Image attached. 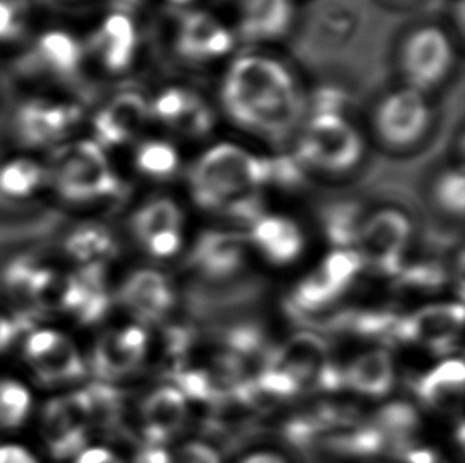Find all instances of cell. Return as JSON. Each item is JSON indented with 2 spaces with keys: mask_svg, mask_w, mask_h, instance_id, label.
Here are the masks:
<instances>
[{
  "mask_svg": "<svg viewBox=\"0 0 465 463\" xmlns=\"http://www.w3.org/2000/svg\"><path fill=\"white\" fill-rule=\"evenodd\" d=\"M220 95L232 123L272 142L288 137L303 112L302 93L292 72L265 54L237 57L224 74Z\"/></svg>",
  "mask_w": 465,
  "mask_h": 463,
  "instance_id": "6da1fadb",
  "label": "cell"
},
{
  "mask_svg": "<svg viewBox=\"0 0 465 463\" xmlns=\"http://www.w3.org/2000/svg\"><path fill=\"white\" fill-rule=\"evenodd\" d=\"M264 186L267 156L227 142L203 151L189 172V188L195 203L214 213Z\"/></svg>",
  "mask_w": 465,
  "mask_h": 463,
  "instance_id": "7a4b0ae2",
  "label": "cell"
},
{
  "mask_svg": "<svg viewBox=\"0 0 465 463\" xmlns=\"http://www.w3.org/2000/svg\"><path fill=\"white\" fill-rule=\"evenodd\" d=\"M294 157L305 170L340 175L362 161L364 140L345 114H310L299 132Z\"/></svg>",
  "mask_w": 465,
  "mask_h": 463,
  "instance_id": "3957f363",
  "label": "cell"
},
{
  "mask_svg": "<svg viewBox=\"0 0 465 463\" xmlns=\"http://www.w3.org/2000/svg\"><path fill=\"white\" fill-rule=\"evenodd\" d=\"M399 61L407 86L426 94L445 82L451 72V38L437 25L416 27L403 40Z\"/></svg>",
  "mask_w": 465,
  "mask_h": 463,
  "instance_id": "277c9868",
  "label": "cell"
},
{
  "mask_svg": "<svg viewBox=\"0 0 465 463\" xmlns=\"http://www.w3.org/2000/svg\"><path fill=\"white\" fill-rule=\"evenodd\" d=\"M411 235L413 226L407 213L399 208H380L362 221L356 251L364 265H371L378 273L396 275L402 271L403 252Z\"/></svg>",
  "mask_w": 465,
  "mask_h": 463,
  "instance_id": "5b68a950",
  "label": "cell"
},
{
  "mask_svg": "<svg viewBox=\"0 0 465 463\" xmlns=\"http://www.w3.org/2000/svg\"><path fill=\"white\" fill-rule=\"evenodd\" d=\"M432 121L428 97L416 89L392 91L378 103L373 114L377 137L394 150L410 148L421 142Z\"/></svg>",
  "mask_w": 465,
  "mask_h": 463,
  "instance_id": "8992f818",
  "label": "cell"
},
{
  "mask_svg": "<svg viewBox=\"0 0 465 463\" xmlns=\"http://www.w3.org/2000/svg\"><path fill=\"white\" fill-rule=\"evenodd\" d=\"M25 367L38 381L64 386L82 376L84 360L75 343L56 330H40L25 343Z\"/></svg>",
  "mask_w": 465,
  "mask_h": 463,
  "instance_id": "52a82bcc",
  "label": "cell"
},
{
  "mask_svg": "<svg viewBox=\"0 0 465 463\" xmlns=\"http://www.w3.org/2000/svg\"><path fill=\"white\" fill-rule=\"evenodd\" d=\"M464 324V307L460 303H443L422 308L407 318H399L394 339L428 346L439 354L453 350Z\"/></svg>",
  "mask_w": 465,
  "mask_h": 463,
  "instance_id": "ba28073f",
  "label": "cell"
},
{
  "mask_svg": "<svg viewBox=\"0 0 465 463\" xmlns=\"http://www.w3.org/2000/svg\"><path fill=\"white\" fill-rule=\"evenodd\" d=\"M235 37L220 19L205 12H189L178 21L173 46L186 63L218 61L232 51Z\"/></svg>",
  "mask_w": 465,
  "mask_h": 463,
  "instance_id": "9c48e42d",
  "label": "cell"
},
{
  "mask_svg": "<svg viewBox=\"0 0 465 463\" xmlns=\"http://www.w3.org/2000/svg\"><path fill=\"white\" fill-rule=\"evenodd\" d=\"M150 113L173 132L186 137H203L213 127V112L195 91L180 86L163 89L153 101Z\"/></svg>",
  "mask_w": 465,
  "mask_h": 463,
  "instance_id": "30bf717a",
  "label": "cell"
},
{
  "mask_svg": "<svg viewBox=\"0 0 465 463\" xmlns=\"http://www.w3.org/2000/svg\"><path fill=\"white\" fill-rule=\"evenodd\" d=\"M246 238L233 232H208L191 254V263L207 281L231 280L243 269Z\"/></svg>",
  "mask_w": 465,
  "mask_h": 463,
  "instance_id": "8fae6325",
  "label": "cell"
},
{
  "mask_svg": "<svg viewBox=\"0 0 465 463\" xmlns=\"http://www.w3.org/2000/svg\"><path fill=\"white\" fill-rule=\"evenodd\" d=\"M121 300L140 320L156 322L173 307V289L161 271L139 270L123 284Z\"/></svg>",
  "mask_w": 465,
  "mask_h": 463,
  "instance_id": "7c38bea8",
  "label": "cell"
},
{
  "mask_svg": "<svg viewBox=\"0 0 465 463\" xmlns=\"http://www.w3.org/2000/svg\"><path fill=\"white\" fill-rule=\"evenodd\" d=\"M294 19L292 0H243L239 13V35L252 44L283 37Z\"/></svg>",
  "mask_w": 465,
  "mask_h": 463,
  "instance_id": "4fadbf2b",
  "label": "cell"
},
{
  "mask_svg": "<svg viewBox=\"0 0 465 463\" xmlns=\"http://www.w3.org/2000/svg\"><path fill=\"white\" fill-rule=\"evenodd\" d=\"M250 241L278 265L294 262L303 250L301 227L280 214H262L250 227Z\"/></svg>",
  "mask_w": 465,
  "mask_h": 463,
  "instance_id": "5bb4252c",
  "label": "cell"
},
{
  "mask_svg": "<svg viewBox=\"0 0 465 463\" xmlns=\"http://www.w3.org/2000/svg\"><path fill=\"white\" fill-rule=\"evenodd\" d=\"M146 350L148 337L145 330L139 326H127L101 340L95 362L107 375H124L145 359Z\"/></svg>",
  "mask_w": 465,
  "mask_h": 463,
  "instance_id": "9a60e30c",
  "label": "cell"
},
{
  "mask_svg": "<svg viewBox=\"0 0 465 463\" xmlns=\"http://www.w3.org/2000/svg\"><path fill=\"white\" fill-rule=\"evenodd\" d=\"M142 414L148 438L157 445L182 430L188 416V400L175 386H165L146 399Z\"/></svg>",
  "mask_w": 465,
  "mask_h": 463,
  "instance_id": "2e32d148",
  "label": "cell"
},
{
  "mask_svg": "<svg viewBox=\"0 0 465 463\" xmlns=\"http://www.w3.org/2000/svg\"><path fill=\"white\" fill-rule=\"evenodd\" d=\"M343 379L359 394L383 397L394 384V363L386 350H367L350 363Z\"/></svg>",
  "mask_w": 465,
  "mask_h": 463,
  "instance_id": "e0dca14e",
  "label": "cell"
},
{
  "mask_svg": "<svg viewBox=\"0 0 465 463\" xmlns=\"http://www.w3.org/2000/svg\"><path fill=\"white\" fill-rule=\"evenodd\" d=\"M464 386V362L460 359H448L418 379L416 394L429 407L450 409L462 400Z\"/></svg>",
  "mask_w": 465,
  "mask_h": 463,
  "instance_id": "ac0fdd59",
  "label": "cell"
},
{
  "mask_svg": "<svg viewBox=\"0 0 465 463\" xmlns=\"http://www.w3.org/2000/svg\"><path fill=\"white\" fill-rule=\"evenodd\" d=\"M182 208L169 197H156L146 202L134 214L133 232L140 244H145L159 235L182 232Z\"/></svg>",
  "mask_w": 465,
  "mask_h": 463,
  "instance_id": "d6986e66",
  "label": "cell"
},
{
  "mask_svg": "<svg viewBox=\"0 0 465 463\" xmlns=\"http://www.w3.org/2000/svg\"><path fill=\"white\" fill-rule=\"evenodd\" d=\"M362 221V210L354 202H333L321 212L324 233L337 250H354L352 246L358 244Z\"/></svg>",
  "mask_w": 465,
  "mask_h": 463,
  "instance_id": "ffe728a7",
  "label": "cell"
},
{
  "mask_svg": "<svg viewBox=\"0 0 465 463\" xmlns=\"http://www.w3.org/2000/svg\"><path fill=\"white\" fill-rule=\"evenodd\" d=\"M34 413L31 386L16 378L0 376V432H13L25 426Z\"/></svg>",
  "mask_w": 465,
  "mask_h": 463,
  "instance_id": "44dd1931",
  "label": "cell"
},
{
  "mask_svg": "<svg viewBox=\"0 0 465 463\" xmlns=\"http://www.w3.org/2000/svg\"><path fill=\"white\" fill-rule=\"evenodd\" d=\"M134 159L142 175L157 182L170 180L178 172L182 163L175 144L163 138H150L140 143Z\"/></svg>",
  "mask_w": 465,
  "mask_h": 463,
  "instance_id": "7402d4cb",
  "label": "cell"
},
{
  "mask_svg": "<svg viewBox=\"0 0 465 463\" xmlns=\"http://www.w3.org/2000/svg\"><path fill=\"white\" fill-rule=\"evenodd\" d=\"M432 201L441 213L462 218L465 210V176L460 167L440 172L432 184Z\"/></svg>",
  "mask_w": 465,
  "mask_h": 463,
  "instance_id": "603a6c76",
  "label": "cell"
},
{
  "mask_svg": "<svg viewBox=\"0 0 465 463\" xmlns=\"http://www.w3.org/2000/svg\"><path fill=\"white\" fill-rule=\"evenodd\" d=\"M305 182V169L294 154L267 156V186L296 189Z\"/></svg>",
  "mask_w": 465,
  "mask_h": 463,
  "instance_id": "cb8c5ba5",
  "label": "cell"
},
{
  "mask_svg": "<svg viewBox=\"0 0 465 463\" xmlns=\"http://www.w3.org/2000/svg\"><path fill=\"white\" fill-rule=\"evenodd\" d=\"M170 463H221V458L212 446L188 441L170 452Z\"/></svg>",
  "mask_w": 465,
  "mask_h": 463,
  "instance_id": "d4e9b609",
  "label": "cell"
},
{
  "mask_svg": "<svg viewBox=\"0 0 465 463\" xmlns=\"http://www.w3.org/2000/svg\"><path fill=\"white\" fill-rule=\"evenodd\" d=\"M346 95L333 88L316 91L310 103V114H345Z\"/></svg>",
  "mask_w": 465,
  "mask_h": 463,
  "instance_id": "484cf974",
  "label": "cell"
},
{
  "mask_svg": "<svg viewBox=\"0 0 465 463\" xmlns=\"http://www.w3.org/2000/svg\"><path fill=\"white\" fill-rule=\"evenodd\" d=\"M0 463H42V460L31 448L10 441L0 445Z\"/></svg>",
  "mask_w": 465,
  "mask_h": 463,
  "instance_id": "4316f807",
  "label": "cell"
},
{
  "mask_svg": "<svg viewBox=\"0 0 465 463\" xmlns=\"http://www.w3.org/2000/svg\"><path fill=\"white\" fill-rule=\"evenodd\" d=\"M16 341V333L13 324L6 320V316L0 314V356H4Z\"/></svg>",
  "mask_w": 465,
  "mask_h": 463,
  "instance_id": "83f0119b",
  "label": "cell"
},
{
  "mask_svg": "<svg viewBox=\"0 0 465 463\" xmlns=\"http://www.w3.org/2000/svg\"><path fill=\"white\" fill-rule=\"evenodd\" d=\"M82 463H121L114 454L107 449H89L83 456Z\"/></svg>",
  "mask_w": 465,
  "mask_h": 463,
  "instance_id": "f1b7e54d",
  "label": "cell"
},
{
  "mask_svg": "<svg viewBox=\"0 0 465 463\" xmlns=\"http://www.w3.org/2000/svg\"><path fill=\"white\" fill-rule=\"evenodd\" d=\"M240 463H288L286 458H282L277 452L259 451L252 452L248 458H243Z\"/></svg>",
  "mask_w": 465,
  "mask_h": 463,
  "instance_id": "f546056e",
  "label": "cell"
},
{
  "mask_svg": "<svg viewBox=\"0 0 465 463\" xmlns=\"http://www.w3.org/2000/svg\"><path fill=\"white\" fill-rule=\"evenodd\" d=\"M407 463H437V456L429 449H415L407 454Z\"/></svg>",
  "mask_w": 465,
  "mask_h": 463,
  "instance_id": "4dcf8cb0",
  "label": "cell"
},
{
  "mask_svg": "<svg viewBox=\"0 0 465 463\" xmlns=\"http://www.w3.org/2000/svg\"><path fill=\"white\" fill-rule=\"evenodd\" d=\"M169 2L170 4H172V5L183 6L189 5V4H193L194 0H169Z\"/></svg>",
  "mask_w": 465,
  "mask_h": 463,
  "instance_id": "1f68e13d",
  "label": "cell"
},
{
  "mask_svg": "<svg viewBox=\"0 0 465 463\" xmlns=\"http://www.w3.org/2000/svg\"><path fill=\"white\" fill-rule=\"evenodd\" d=\"M392 4H399V5H405V4H410V2H413V0H390Z\"/></svg>",
  "mask_w": 465,
  "mask_h": 463,
  "instance_id": "d6a6232c",
  "label": "cell"
}]
</instances>
